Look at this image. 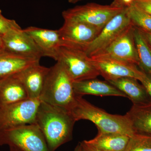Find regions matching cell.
<instances>
[{
    "label": "cell",
    "instance_id": "obj_7",
    "mask_svg": "<svg viewBox=\"0 0 151 151\" xmlns=\"http://www.w3.org/2000/svg\"><path fill=\"white\" fill-rule=\"evenodd\" d=\"M102 30L82 22L64 19L58 29L61 46L84 52Z\"/></svg>",
    "mask_w": 151,
    "mask_h": 151
},
{
    "label": "cell",
    "instance_id": "obj_17",
    "mask_svg": "<svg viewBox=\"0 0 151 151\" xmlns=\"http://www.w3.org/2000/svg\"><path fill=\"white\" fill-rule=\"evenodd\" d=\"M28 98L24 86L14 74L3 78L0 81V107Z\"/></svg>",
    "mask_w": 151,
    "mask_h": 151
},
{
    "label": "cell",
    "instance_id": "obj_25",
    "mask_svg": "<svg viewBox=\"0 0 151 151\" xmlns=\"http://www.w3.org/2000/svg\"><path fill=\"white\" fill-rule=\"evenodd\" d=\"M134 5L151 16V0H136Z\"/></svg>",
    "mask_w": 151,
    "mask_h": 151
},
{
    "label": "cell",
    "instance_id": "obj_1",
    "mask_svg": "<svg viewBox=\"0 0 151 151\" xmlns=\"http://www.w3.org/2000/svg\"><path fill=\"white\" fill-rule=\"evenodd\" d=\"M75 122L67 109L40 101L35 124L42 132L50 151L71 140Z\"/></svg>",
    "mask_w": 151,
    "mask_h": 151
},
{
    "label": "cell",
    "instance_id": "obj_8",
    "mask_svg": "<svg viewBox=\"0 0 151 151\" xmlns=\"http://www.w3.org/2000/svg\"><path fill=\"white\" fill-rule=\"evenodd\" d=\"M40 103L39 99H28L0 107V131L15 127L35 124Z\"/></svg>",
    "mask_w": 151,
    "mask_h": 151
},
{
    "label": "cell",
    "instance_id": "obj_6",
    "mask_svg": "<svg viewBox=\"0 0 151 151\" xmlns=\"http://www.w3.org/2000/svg\"><path fill=\"white\" fill-rule=\"evenodd\" d=\"M56 61L64 65L73 81L95 78L100 75L91 58L81 50L61 46Z\"/></svg>",
    "mask_w": 151,
    "mask_h": 151
},
{
    "label": "cell",
    "instance_id": "obj_12",
    "mask_svg": "<svg viewBox=\"0 0 151 151\" xmlns=\"http://www.w3.org/2000/svg\"><path fill=\"white\" fill-rule=\"evenodd\" d=\"M4 49L14 54L40 59L42 55L32 38L21 28L12 30L2 36Z\"/></svg>",
    "mask_w": 151,
    "mask_h": 151
},
{
    "label": "cell",
    "instance_id": "obj_10",
    "mask_svg": "<svg viewBox=\"0 0 151 151\" xmlns=\"http://www.w3.org/2000/svg\"><path fill=\"white\" fill-rule=\"evenodd\" d=\"M92 57L109 58L139 66L134 26L129 27L107 48Z\"/></svg>",
    "mask_w": 151,
    "mask_h": 151
},
{
    "label": "cell",
    "instance_id": "obj_28",
    "mask_svg": "<svg viewBox=\"0 0 151 151\" xmlns=\"http://www.w3.org/2000/svg\"><path fill=\"white\" fill-rule=\"evenodd\" d=\"M79 143L81 146V151H101L89 145L86 140L82 141Z\"/></svg>",
    "mask_w": 151,
    "mask_h": 151
},
{
    "label": "cell",
    "instance_id": "obj_31",
    "mask_svg": "<svg viewBox=\"0 0 151 151\" xmlns=\"http://www.w3.org/2000/svg\"><path fill=\"white\" fill-rule=\"evenodd\" d=\"M10 151H22L19 149L17 148L14 147H9Z\"/></svg>",
    "mask_w": 151,
    "mask_h": 151
},
{
    "label": "cell",
    "instance_id": "obj_27",
    "mask_svg": "<svg viewBox=\"0 0 151 151\" xmlns=\"http://www.w3.org/2000/svg\"><path fill=\"white\" fill-rule=\"evenodd\" d=\"M136 0H114L111 5L117 7L126 9L134 5Z\"/></svg>",
    "mask_w": 151,
    "mask_h": 151
},
{
    "label": "cell",
    "instance_id": "obj_2",
    "mask_svg": "<svg viewBox=\"0 0 151 151\" xmlns=\"http://www.w3.org/2000/svg\"><path fill=\"white\" fill-rule=\"evenodd\" d=\"M76 122L86 120L94 123L98 134L118 133L132 137L135 133L127 114L113 115L92 105L81 96H76L68 110Z\"/></svg>",
    "mask_w": 151,
    "mask_h": 151
},
{
    "label": "cell",
    "instance_id": "obj_3",
    "mask_svg": "<svg viewBox=\"0 0 151 151\" xmlns=\"http://www.w3.org/2000/svg\"><path fill=\"white\" fill-rule=\"evenodd\" d=\"M73 82L64 65L57 61L50 68L40 100L68 111L76 97Z\"/></svg>",
    "mask_w": 151,
    "mask_h": 151
},
{
    "label": "cell",
    "instance_id": "obj_13",
    "mask_svg": "<svg viewBox=\"0 0 151 151\" xmlns=\"http://www.w3.org/2000/svg\"><path fill=\"white\" fill-rule=\"evenodd\" d=\"M33 40L42 57L57 60L61 46L59 30L29 27L24 29Z\"/></svg>",
    "mask_w": 151,
    "mask_h": 151
},
{
    "label": "cell",
    "instance_id": "obj_22",
    "mask_svg": "<svg viewBox=\"0 0 151 151\" xmlns=\"http://www.w3.org/2000/svg\"><path fill=\"white\" fill-rule=\"evenodd\" d=\"M127 12L134 27L151 33V16L134 5L127 8Z\"/></svg>",
    "mask_w": 151,
    "mask_h": 151
},
{
    "label": "cell",
    "instance_id": "obj_11",
    "mask_svg": "<svg viewBox=\"0 0 151 151\" xmlns=\"http://www.w3.org/2000/svg\"><path fill=\"white\" fill-rule=\"evenodd\" d=\"M90 58L100 75L106 81L124 77H132L139 81L144 74L137 65L132 63L109 58Z\"/></svg>",
    "mask_w": 151,
    "mask_h": 151
},
{
    "label": "cell",
    "instance_id": "obj_19",
    "mask_svg": "<svg viewBox=\"0 0 151 151\" xmlns=\"http://www.w3.org/2000/svg\"><path fill=\"white\" fill-rule=\"evenodd\" d=\"M131 137L118 133L98 134L86 142L101 151H125Z\"/></svg>",
    "mask_w": 151,
    "mask_h": 151
},
{
    "label": "cell",
    "instance_id": "obj_30",
    "mask_svg": "<svg viewBox=\"0 0 151 151\" xmlns=\"http://www.w3.org/2000/svg\"><path fill=\"white\" fill-rule=\"evenodd\" d=\"M3 49H4V45H3L2 36L0 35V51Z\"/></svg>",
    "mask_w": 151,
    "mask_h": 151
},
{
    "label": "cell",
    "instance_id": "obj_18",
    "mask_svg": "<svg viewBox=\"0 0 151 151\" xmlns=\"http://www.w3.org/2000/svg\"><path fill=\"white\" fill-rule=\"evenodd\" d=\"M40 60L20 56L3 49L0 51V78L13 75L40 63Z\"/></svg>",
    "mask_w": 151,
    "mask_h": 151
},
{
    "label": "cell",
    "instance_id": "obj_15",
    "mask_svg": "<svg viewBox=\"0 0 151 151\" xmlns=\"http://www.w3.org/2000/svg\"><path fill=\"white\" fill-rule=\"evenodd\" d=\"M73 90L76 96L93 95L100 96H117L127 97V95L107 81L95 78L73 82Z\"/></svg>",
    "mask_w": 151,
    "mask_h": 151
},
{
    "label": "cell",
    "instance_id": "obj_9",
    "mask_svg": "<svg viewBox=\"0 0 151 151\" xmlns=\"http://www.w3.org/2000/svg\"><path fill=\"white\" fill-rule=\"evenodd\" d=\"M132 24L127 8L124 9L105 25L84 52L87 56L91 57L103 51Z\"/></svg>",
    "mask_w": 151,
    "mask_h": 151
},
{
    "label": "cell",
    "instance_id": "obj_5",
    "mask_svg": "<svg viewBox=\"0 0 151 151\" xmlns=\"http://www.w3.org/2000/svg\"><path fill=\"white\" fill-rule=\"evenodd\" d=\"M124 9L111 4L103 5L88 3L63 11L62 14L64 20L82 22L103 29L113 17Z\"/></svg>",
    "mask_w": 151,
    "mask_h": 151
},
{
    "label": "cell",
    "instance_id": "obj_14",
    "mask_svg": "<svg viewBox=\"0 0 151 151\" xmlns=\"http://www.w3.org/2000/svg\"><path fill=\"white\" fill-rule=\"evenodd\" d=\"M49 69L38 63L14 74L24 86L30 99H39Z\"/></svg>",
    "mask_w": 151,
    "mask_h": 151
},
{
    "label": "cell",
    "instance_id": "obj_23",
    "mask_svg": "<svg viewBox=\"0 0 151 151\" xmlns=\"http://www.w3.org/2000/svg\"><path fill=\"white\" fill-rule=\"evenodd\" d=\"M125 151H151V136L135 134L130 138Z\"/></svg>",
    "mask_w": 151,
    "mask_h": 151
},
{
    "label": "cell",
    "instance_id": "obj_34",
    "mask_svg": "<svg viewBox=\"0 0 151 151\" xmlns=\"http://www.w3.org/2000/svg\"><path fill=\"white\" fill-rule=\"evenodd\" d=\"M2 78H0V81H1V79H2Z\"/></svg>",
    "mask_w": 151,
    "mask_h": 151
},
{
    "label": "cell",
    "instance_id": "obj_20",
    "mask_svg": "<svg viewBox=\"0 0 151 151\" xmlns=\"http://www.w3.org/2000/svg\"><path fill=\"white\" fill-rule=\"evenodd\" d=\"M126 114L135 134L151 136V103L133 105Z\"/></svg>",
    "mask_w": 151,
    "mask_h": 151
},
{
    "label": "cell",
    "instance_id": "obj_24",
    "mask_svg": "<svg viewBox=\"0 0 151 151\" xmlns=\"http://www.w3.org/2000/svg\"><path fill=\"white\" fill-rule=\"evenodd\" d=\"M19 28L20 27L15 21L5 17L0 9V35L2 36L12 30Z\"/></svg>",
    "mask_w": 151,
    "mask_h": 151
},
{
    "label": "cell",
    "instance_id": "obj_33",
    "mask_svg": "<svg viewBox=\"0 0 151 151\" xmlns=\"http://www.w3.org/2000/svg\"><path fill=\"white\" fill-rule=\"evenodd\" d=\"M74 151H81V146H80V143L77 145V146L76 147Z\"/></svg>",
    "mask_w": 151,
    "mask_h": 151
},
{
    "label": "cell",
    "instance_id": "obj_29",
    "mask_svg": "<svg viewBox=\"0 0 151 151\" xmlns=\"http://www.w3.org/2000/svg\"><path fill=\"white\" fill-rule=\"evenodd\" d=\"M140 31L151 48V33L147 32L141 30H140Z\"/></svg>",
    "mask_w": 151,
    "mask_h": 151
},
{
    "label": "cell",
    "instance_id": "obj_16",
    "mask_svg": "<svg viewBox=\"0 0 151 151\" xmlns=\"http://www.w3.org/2000/svg\"><path fill=\"white\" fill-rule=\"evenodd\" d=\"M107 81L126 94L133 105H144L151 103L150 97L145 88L136 78L124 77Z\"/></svg>",
    "mask_w": 151,
    "mask_h": 151
},
{
    "label": "cell",
    "instance_id": "obj_32",
    "mask_svg": "<svg viewBox=\"0 0 151 151\" xmlns=\"http://www.w3.org/2000/svg\"><path fill=\"white\" fill-rule=\"evenodd\" d=\"M68 1L70 4H76V3L82 1V0H67Z\"/></svg>",
    "mask_w": 151,
    "mask_h": 151
},
{
    "label": "cell",
    "instance_id": "obj_21",
    "mask_svg": "<svg viewBox=\"0 0 151 151\" xmlns=\"http://www.w3.org/2000/svg\"><path fill=\"white\" fill-rule=\"evenodd\" d=\"M135 43L139 58L140 69L151 76V48L138 28L134 26Z\"/></svg>",
    "mask_w": 151,
    "mask_h": 151
},
{
    "label": "cell",
    "instance_id": "obj_4",
    "mask_svg": "<svg viewBox=\"0 0 151 151\" xmlns=\"http://www.w3.org/2000/svg\"><path fill=\"white\" fill-rule=\"evenodd\" d=\"M5 145L22 151H50L42 132L36 124L0 131V146Z\"/></svg>",
    "mask_w": 151,
    "mask_h": 151
},
{
    "label": "cell",
    "instance_id": "obj_26",
    "mask_svg": "<svg viewBox=\"0 0 151 151\" xmlns=\"http://www.w3.org/2000/svg\"><path fill=\"white\" fill-rule=\"evenodd\" d=\"M145 88L151 99V76L144 72V74L139 80Z\"/></svg>",
    "mask_w": 151,
    "mask_h": 151
}]
</instances>
